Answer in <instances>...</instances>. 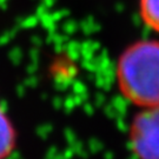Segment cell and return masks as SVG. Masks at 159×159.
I'll return each instance as SVG.
<instances>
[{
  "mask_svg": "<svg viewBox=\"0 0 159 159\" xmlns=\"http://www.w3.org/2000/svg\"><path fill=\"white\" fill-rule=\"evenodd\" d=\"M117 79L123 96L142 108L159 106V40L143 39L120 56Z\"/></svg>",
  "mask_w": 159,
  "mask_h": 159,
  "instance_id": "cell-1",
  "label": "cell"
},
{
  "mask_svg": "<svg viewBox=\"0 0 159 159\" xmlns=\"http://www.w3.org/2000/svg\"><path fill=\"white\" fill-rule=\"evenodd\" d=\"M130 144L137 159H159V106L142 108L133 118Z\"/></svg>",
  "mask_w": 159,
  "mask_h": 159,
  "instance_id": "cell-2",
  "label": "cell"
},
{
  "mask_svg": "<svg viewBox=\"0 0 159 159\" xmlns=\"http://www.w3.org/2000/svg\"><path fill=\"white\" fill-rule=\"evenodd\" d=\"M14 131L10 119L0 107V159H5L14 148Z\"/></svg>",
  "mask_w": 159,
  "mask_h": 159,
  "instance_id": "cell-3",
  "label": "cell"
},
{
  "mask_svg": "<svg viewBox=\"0 0 159 159\" xmlns=\"http://www.w3.org/2000/svg\"><path fill=\"white\" fill-rule=\"evenodd\" d=\"M139 12L144 24L159 33V0H139Z\"/></svg>",
  "mask_w": 159,
  "mask_h": 159,
  "instance_id": "cell-4",
  "label": "cell"
}]
</instances>
